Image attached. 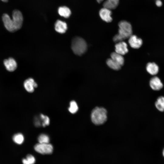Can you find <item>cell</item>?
<instances>
[{"label":"cell","instance_id":"cell-28","mask_svg":"<svg viewBox=\"0 0 164 164\" xmlns=\"http://www.w3.org/2000/svg\"><path fill=\"white\" fill-rule=\"evenodd\" d=\"M162 154L163 156L164 157V149L163 150V152H162Z\"/></svg>","mask_w":164,"mask_h":164},{"label":"cell","instance_id":"cell-5","mask_svg":"<svg viewBox=\"0 0 164 164\" xmlns=\"http://www.w3.org/2000/svg\"><path fill=\"white\" fill-rule=\"evenodd\" d=\"M35 150L37 152L42 154H51L53 151V145L49 143H38L34 146Z\"/></svg>","mask_w":164,"mask_h":164},{"label":"cell","instance_id":"cell-7","mask_svg":"<svg viewBox=\"0 0 164 164\" xmlns=\"http://www.w3.org/2000/svg\"><path fill=\"white\" fill-rule=\"evenodd\" d=\"M23 86L26 91L29 93L33 92L35 88L37 87V84L32 78H29L24 82Z\"/></svg>","mask_w":164,"mask_h":164},{"label":"cell","instance_id":"cell-19","mask_svg":"<svg viewBox=\"0 0 164 164\" xmlns=\"http://www.w3.org/2000/svg\"><path fill=\"white\" fill-rule=\"evenodd\" d=\"M106 63L109 67L113 70H118L121 68V66L111 58L107 60Z\"/></svg>","mask_w":164,"mask_h":164},{"label":"cell","instance_id":"cell-13","mask_svg":"<svg viewBox=\"0 0 164 164\" xmlns=\"http://www.w3.org/2000/svg\"><path fill=\"white\" fill-rule=\"evenodd\" d=\"M147 71L152 75H155L158 72L159 68L155 63H149L146 66Z\"/></svg>","mask_w":164,"mask_h":164},{"label":"cell","instance_id":"cell-1","mask_svg":"<svg viewBox=\"0 0 164 164\" xmlns=\"http://www.w3.org/2000/svg\"><path fill=\"white\" fill-rule=\"evenodd\" d=\"M12 19L10 16L6 18L4 22L5 28L9 32H13L19 29L23 22V16L21 12L18 10H14L12 13Z\"/></svg>","mask_w":164,"mask_h":164},{"label":"cell","instance_id":"cell-26","mask_svg":"<svg viewBox=\"0 0 164 164\" xmlns=\"http://www.w3.org/2000/svg\"><path fill=\"white\" fill-rule=\"evenodd\" d=\"M96 0L98 3H100L102 2L104 0Z\"/></svg>","mask_w":164,"mask_h":164},{"label":"cell","instance_id":"cell-17","mask_svg":"<svg viewBox=\"0 0 164 164\" xmlns=\"http://www.w3.org/2000/svg\"><path fill=\"white\" fill-rule=\"evenodd\" d=\"M58 13L60 15L65 18H69L71 14L70 9L65 6L60 7L58 9Z\"/></svg>","mask_w":164,"mask_h":164},{"label":"cell","instance_id":"cell-11","mask_svg":"<svg viewBox=\"0 0 164 164\" xmlns=\"http://www.w3.org/2000/svg\"><path fill=\"white\" fill-rule=\"evenodd\" d=\"M115 47V52L122 55L126 54L128 52L127 44L123 41L117 43Z\"/></svg>","mask_w":164,"mask_h":164},{"label":"cell","instance_id":"cell-18","mask_svg":"<svg viewBox=\"0 0 164 164\" xmlns=\"http://www.w3.org/2000/svg\"><path fill=\"white\" fill-rule=\"evenodd\" d=\"M155 105L156 108L159 111H164V97H159L155 101Z\"/></svg>","mask_w":164,"mask_h":164},{"label":"cell","instance_id":"cell-24","mask_svg":"<svg viewBox=\"0 0 164 164\" xmlns=\"http://www.w3.org/2000/svg\"><path fill=\"white\" fill-rule=\"evenodd\" d=\"M34 124L35 126L37 127H39L41 125L40 121L39 118L37 117H36L34 120Z\"/></svg>","mask_w":164,"mask_h":164},{"label":"cell","instance_id":"cell-2","mask_svg":"<svg viewBox=\"0 0 164 164\" xmlns=\"http://www.w3.org/2000/svg\"><path fill=\"white\" fill-rule=\"evenodd\" d=\"M119 29L118 34L113 38L114 42L118 43L123 41L132 35V26L129 22L125 20L120 22L118 23Z\"/></svg>","mask_w":164,"mask_h":164},{"label":"cell","instance_id":"cell-9","mask_svg":"<svg viewBox=\"0 0 164 164\" xmlns=\"http://www.w3.org/2000/svg\"><path fill=\"white\" fill-rule=\"evenodd\" d=\"M128 43L132 48L134 49H138L142 44V39L135 35H132L128 39Z\"/></svg>","mask_w":164,"mask_h":164},{"label":"cell","instance_id":"cell-8","mask_svg":"<svg viewBox=\"0 0 164 164\" xmlns=\"http://www.w3.org/2000/svg\"><path fill=\"white\" fill-rule=\"evenodd\" d=\"M3 63L6 70L9 71L13 72L17 68V62L12 58L10 57L5 60Z\"/></svg>","mask_w":164,"mask_h":164},{"label":"cell","instance_id":"cell-23","mask_svg":"<svg viewBox=\"0 0 164 164\" xmlns=\"http://www.w3.org/2000/svg\"><path fill=\"white\" fill-rule=\"evenodd\" d=\"M39 117L40 119L42 121V124L43 127H45L49 125L50 120L49 117L43 114H41Z\"/></svg>","mask_w":164,"mask_h":164},{"label":"cell","instance_id":"cell-3","mask_svg":"<svg viewBox=\"0 0 164 164\" xmlns=\"http://www.w3.org/2000/svg\"><path fill=\"white\" fill-rule=\"evenodd\" d=\"M107 112L103 107H96L92 111L91 114V119L95 125H99L105 122L107 118Z\"/></svg>","mask_w":164,"mask_h":164},{"label":"cell","instance_id":"cell-22","mask_svg":"<svg viewBox=\"0 0 164 164\" xmlns=\"http://www.w3.org/2000/svg\"><path fill=\"white\" fill-rule=\"evenodd\" d=\"M38 140L39 143H49L50 139L48 135L44 134H42L38 136Z\"/></svg>","mask_w":164,"mask_h":164},{"label":"cell","instance_id":"cell-6","mask_svg":"<svg viewBox=\"0 0 164 164\" xmlns=\"http://www.w3.org/2000/svg\"><path fill=\"white\" fill-rule=\"evenodd\" d=\"M99 15L102 20L107 22H111L112 19L111 17V10L103 7L100 9Z\"/></svg>","mask_w":164,"mask_h":164},{"label":"cell","instance_id":"cell-4","mask_svg":"<svg viewBox=\"0 0 164 164\" xmlns=\"http://www.w3.org/2000/svg\"><path fill=\"white\" fill-rule=\"evenodd\" d=\"M71 49L75 54L81 55L86 51L87 49V44L83 38L80 37H76L72 41Z\"/></svg>","mask_w":164,"mask_h":164},{"label":"cell","instance_id":"cell-21","mask_svg":"<svg viewBox=\"0 0 164 164\" xmlns=\"http://www.w3.org/2000/svg\"><path fill=\"white\" fill-rule=\"evenodd\" d=\"M78 109V107L76 102L74 101H70L68 108L69 112L72 114H75L77 112Z\"/></svg>","mask_w":164,"mask_h":164},{"label":"cell","instance_id":"cell-25","mask_svg":"<svg viewBox=\"0 0 164 164\" xmlns=\"http://www.w3.org/2000/svg\"><path fill=\"white\" fill-rule=\"evenodd\" d=\"M155 4L156 5L159 7H161L162 5V2L160 0H157Z\"/></svg>","mask_w":164,"mask_h":164},{"label":"cell","instance_id":"cell-20","mask_svg":"<svg viewBox=\"0 0 164 164\" xmlns=\"http://www.w3.org/2000/svg\"><path fill=\"white\" fill-rule=\"evenodd\" d=\"M35 161V157L31 154L27 155L26 158L22 159L23 164H34Z\"/></svg>","mask_w":164,"mask_h":164},{"label":"cell","instance_id":"cell-10","mask_svg":"<svg viewBox=\"0 0 164 164\" xmlns=\"http://www.w3.org/2000/svg\"><path fill=\"white\" fill-rule=\"evenodd\" d=\"M149 85L152 89L155 91H159L161 89L163 85L160 79L157 77H152L149 82Z\"/></svg>","mask_w":164,"mask_h":164},{"label":"cell","instance_id":"cell-15","mask_svg":"<svg viewBox=\"0 0 164 164\" xmlns=\"http://www.w3.org/2000/svg\"><path fill=\"white\" fill-rule=\"evenodd\" d=\"M12 140L15 143L20 145L24 142L25 137L22 133L19 132L14 134L12 135Z\"/></svg>","mask_w":164,"mask_h":164},{"label":"cell","instance_id":"cell-12","mask_svg":"<svg viewBox=\"0 0 164 164\" xmlns=\"http://www.w3.org/2000/svg\"><path fill=\"white\" fill-rule=\"evenodd\" d=\"M67 29V23L60 20H57L55 24V30L60 33H65Z\"/></svg>","mask_w":164,"mask_h":164},{"label":"cell","instance_id":"cell-16","mask_svg":"<svg viewBox=\"0 0 164 164\" xmlns=\"http://www.w3.org/2000/svg\"><path fill=\"white\" fill-rule=\"evenodd\" d=\"M111 58L122 66L124 63V59L122 55L116 52L112 53L111 54Z\"/></svg>","mask_w":164,"mask_h":164},{"label":"cell","instance_id":"cell-14","mask_svg":"<svg viewBox=\"0 0 164 164\" xmlns=\"http://www.w3.org/2000/svg\"><path fill=\"white\" fill-rule=\"evenodd\" d=\"M119 2V0H106L104 2L103 6L111 10L115 9Z\"/></svg>","mask_w":164,"mask_h":164},{"label":"cell","instance_id":"cell-27","mask_svg":"<svg viewBox=\"0 0 164 164\" xmlns=\"http://www.w3.org/2000/svg\"><path fill=\"white\" fill-rule=\"evenodd\" d=\"M4 2H7L8 0H1Z\"/></svg>","mask_w":164,"mask_h":164}]
</instances>
